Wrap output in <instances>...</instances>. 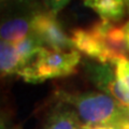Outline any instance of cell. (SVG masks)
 <instances>
[{
	"label": "cell",
	"instance_id": "obj_1",
	"mask_svg": "<svg viewBox=\"0 0 129 129\" xmlns=\"http://www.w3.org/2000/svg\"><path fill=\"white\" fill-rule=\"evenodd\" d=\"M58 100L73 109L83 126H115L124 114L125 107L104 91H84L57 94Z\"/></svg>",
	"mask_w": 129,
	"mask_h": 129
},
{
	"label": "cell",
	"instance_id": "obj_2",
	"mask_svg": "<svg viewBox=\"0 0 129 129\" xmlns=\"http://www.w3.org/2000/svg\"><path fill=\"white\" fill-rule=\"evenodd\" d=\"M81 61L79 51H60L44 47L32 61L19 72L18 76L29 83H41L46 80L68 76L75 72Z\"/></svg>",
	"mask_w": 129,
	"mask_h": 129
},
{
	"label": "cell",
	"instance_id": "obj_3",
	"mask_svg": "<svg viewBox=\"0 0 129 129\" xmlns=\"http://www.w3.org/2000/svg\"><path fill=\"white\" fill-rule=\"evenodd\" d=\"M110 64H88L89 78L101 91L112 96L123 107L129 108V56H119Z\"/></svg>",
	"mask_w": 129,
	"mask_h": 129
},
{
	"label": "cell",
	"instance_id": "obj_4",
	"mask_svg": "<svg viewBox=\"0 0 129 129\" xmlns=\"http://www.w3.org/2000/svg\"><path fill=\"white\" fill-rule=\"evenodd\" d=\"M31 30L44 46L60 51L74 50L70 36L63 31L52 12L36 14L31 18Z\"/></svg>",
	"mask_w": 129,
	"mask_h": 129
},
{
	"label": "cell",
	"instance_id": "obj_5",
	"mask_svg": "<svg viewBox=\"0 0 129 129\" xmlns=\"http://www.w3.org/2000/svg\"><path fill=\"white\" fill-rule=\"evenodd\" d=\"M70 38L76 51L90 58L98 60L99 62L111 63L115 59L114 56L104 46L103 42L90 28L74 29L71 32Z\"/></svg>",
	"mask_w": 129,
	"mask_h": 129
},
{
	"label": "cell",
	"instance_id": "obj_6",
	"mask_svg": "<svg viewBox=\"0 0 129 129\" xmlns=\"http://www.w3.org/2000/svg\"><path fill=\"white\" fill-rule=\"evenodd\" d=\"M90 29L98 36L115 59L129 53L124 26L119 27L116 26L115 23L101 19L100 22L96 23Z\"/></svg>",
	"mask_w": 129,
	"mask_h": 129
},
{
	"label": "cell",
	"instance_id": "obj_7",
	"mask_svg": "<svg viewBox=\"0 0 129 129\" xmlns=\"http://www.w3.org/2000/svg\"><path fill=\"white\" fill-rule=\"evenodd\" d=\"M82 126L73 109L66 102L58 100L57 106L48 115L43 129H81Z\"/></svg>",
	"mask_w": 129,
	"mask_h": 129
},
{
	"label": "cell",
	"instance_id": "obj_8",
	"mask_svg": "<svg viewBox=\"0 0 129 129\" xmlns=\"http://www.w3.org/2000/svg\"><path fill=\"white\" fill-rule=\"evenodd\" d=\"M84 6L95 11L102 21L117 23L126 11L125 0H84Z\"/></svg>",
	"mask_w": 129,
	"mask_h": 129
},
{
	"label": "cell",
	"instance_id": "obj_9",
	"mask_svg": "<svg viewBox=\"0 0 129 129\" xmlns=\"http://www.w3.org/2000/svg\"><path fill=\"white\" fill-rule=\"evenodd\" d=\"M1 41L12 44H16L28 36L32 35L31 19L24 17H14L1 24Z\"/></svg>",
	"mask_w": 129,
	"mask_h": 129
},
{
	"label": "cell",
	"instance_id": "obj_10",
	"mask_svg": "<svg viewBox=\"0 0 129 129\" xmlns=\"http://www.w3.org/2000/svg\"><path fill=\"white\" fill-rule=\"evenodd\" d=\"M23 62L14 44L2 42L0 44V69L2 75L17 74L23 70Z\"/></svg>",
	"mask_w": 129,
	"mask_h": 129
},
{
	"label": "cell",
	"instance_id": "obj_11",
	"mask_svg": "<svg viewBox=\"0 0 129 129\" xmlns=\"http://www.w3.org/2000/svg\"><path fill=\"white\" fill-rule=\"evenodd\" d=\"M69 1L70 0H44L48 11L52 12V13L55 15L57 14L59 11H61Z\"/></svg>",
	"mask_w": 129,
	"mask_h": 129
},
{
	"label": "cell",
	"instance_id": "obj_12",
	"mask_svg": "<svg viewBox=\"0 0 129 129\" xmlns=\"http://www.w3.org/2000/svg\"><path fill=\"white\" fill-rule=\"evenodd\" d=\"M86 129H116L115 126L113 125H100V126H92V127H88V126H84Z\"/></svg>",
	"mask_w": 129,
	"mask_h": 129
},
{
	"label": "cell",
	"instance_id": "obj_13",
	"mask_svg": "<svg viewBox=\"0 0 129 129\" xmlns=\"http://www.w3.org/2000/svg\"><path fill=\"white\" fill-rule=\"evenodd\" d=\"M124 29H125V35H126L127 45H128V48H129V21L124 25Z\"/></svg>",
	"mask_w": 129,
	"mask_h": 129
},
{
	"label": "cell",
	"instance_id": "obj_14",
	"mask_svg": "<svg viewBox=\"0 0 129 129\" xmlns=\"http://www.w3.org/2000/svg\"><path fill=\"white\" fill-rule=\"evenodd\" d=\"M125 3H126V7H127V9L129 10V0H125Z\"/></svg>",
	"mask_w": 129,
	"mask_h": 129
},
{
	"label": "cell",
	"instance_id": "obj_15",
	"mask_svg": "<svg viewBox=\"0 0 129 129\" xmlns=\"http://www.w3.org/2000/svg\"><path fill=\"white\" fill-rule=\"evenodd\" d=\"M81 129H86L85 127H84V126H82V128H81Z\"/></svg>",
	"mask_w": 129,
	"mask_h": 129
}]
</instances>
